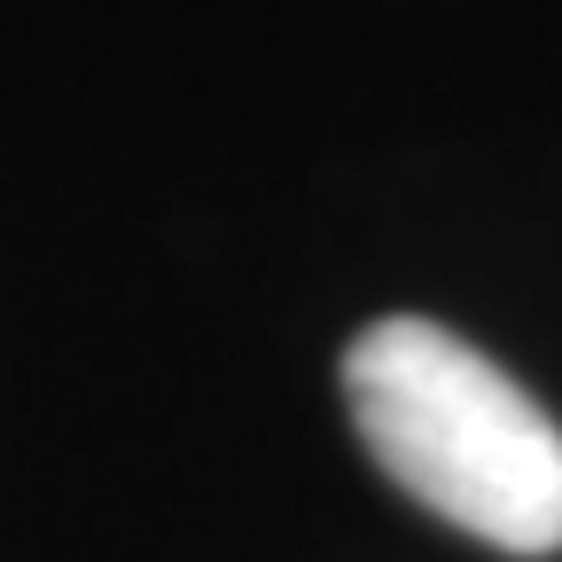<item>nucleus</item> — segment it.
<instances>
[{
	"mask_svg": "<svg viewBox=\"0 0 562 562\" xmlns=\"http://www.w3.org/2000/svg\"><path fill=\"white\" fill-rule=\"evenodd\" d=\"M344 398L422 508L501 554L562 547V430L476 344L438 321H375L344 351Z\"/></svg>",
	"mask_w": 562,
	"mask_h": 562,
	"instance_id": "nucleus-1",
	"label": "nucleus"
}]
</instances>
